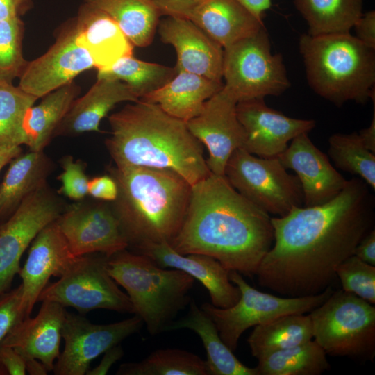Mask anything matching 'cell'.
<instances>
[{"instance_id":"cell-1","label":"cell","mask_w":375,"mask_h":375,"mask_svg":"<svg viewBox=\"0 0 375 375\" xmlns=\"http://www.w3.org/2000/svg\"><path fill=\"white\" fill-rule=\"evenodd\" d=\"M368 186L353 177L325 203L271 217L274 240L256 274L259 285L286 297L315 295L331 287L338 267L374 228V198Z\"/></svg>"},{"instance_id":"cell-2","label":"cell","mask_w":375,"mask_h":375,"mask_svg":"<svg viewBox=\"0 0 375 375\" xmlns=\"http://www.w3.org/2000/svg\"><path fill=\"white\" fill-rule=\"evenodd\" d=\"M274 240L269 215L224 176L210 174L192 185L183 224L169 244L181 254L209 256L229 271L253 276Z\"/></svg>"},{"instance_id":"cell-3","label":"cell","mask_w":375,"mask_h":375,"mask_svg":"<svg viewBox=\"0 0 375 375\" xmlns=\"http://www.w3.org/2000/svg\"><path fill=\"white\" fill-rule=\"evenodd\" d=\"M108 117L111 135L106 147L117 167H146L174 171L191 185L208 176L203 144L186 122L142 100Z\"/></svg>"},{"instance_id":"cell-4","label":"cell","mask_w":375,"mask_h":375,"mask_svg":"<svg viewBox=\"0 0 375 375\" xmlns=\"http://www.w3.org/2000/svg\"><path fill=\"white\" fill-rule=\"evenodd\" d=\"M118 189L111 206L128 247L169 242L179 232L192 185L176 172L146 167H110Z\"/></svg>"},{"instance_id":"cell-5","label":"cell","mask_w":375,"mask_h":375,"mask_svg":"<svg viewBox=\"0 0 375 375\" xmlns=\"http://www.w3.org/2000/svg\"><path fill=\"white\" fill-rule=\"evenodd\" d=\"M299 48L308 85L320 97L340 106L375 95V49L350 32L303 34Z\"/></svg>"},{"instance_id":"cell-6","label":"cell","mask_w":375,"mask_h":375,"mask_svg":"<svg viewBox=\"0 0 375 375\" xmlns=\"http://www.w3.org/2000/svg\"><path fill=\"white\" fill-rule=\"evenodd\" d=\"M107 269L126 290L133 313L151 335L167 331L190 301L194 279L183 271L160 267L145 255L124 249L107 258Z\"/></svg>"},{"instance_id":"cell-7","label":"cell","mask_w":375,"mask_h":375,"mask_svg":"<svg viewBox=\"0 0 375 375\" xmlns=\"http://www.w3.org/2000/svg\"><path fill=\"white\" fill-rule=\"evenodd\" d=\"M314 340L331 356L373 360L375 306L343 290L331 295L308 315Z\"/></svg>"},{"instance_id":"cell-8","label":"cell","mask_w":375,"mask_h":375,"mask_svg":"<svg viewBox=\"0 0 375 375\" xmlns=\"http://www.w3.org/2000/svg\"><path fill=\"white\" fill-rule=\"evenodd\" d=\"M224 88L238 102L278 96L290 87L283 59L265 27L224 48Z\"/></svg>"},{"instance_id":"cell-9","label":"cell","mask_w":375,"mask_h":375,"mask_svg":"<svg viewBox=\"0 0 375 375\" xmlns=\"http://www.w3.org/2000/svg\"><path fill=\"white\" fill-rule=\"evenodd\" d=\"M229 278L240 290L238 302L226 308L205 303L201 308L212 319L221 338L233 351L236 349L241 335L249 328L266 324L283 315L310 312L321 305L333 291L331 286L315 295L279 297L251 287L236 271L229 272Z\"/></svg>"},{"instance_id":"cell-10","label":"cell","mask_w":375,"mask_h":375,"mask_svg":"<svg viewBox=\"0 0 375 375\" xmlns=\"http://www.w3.org/2000/svg\"><path fill=\"white\" fill-rule=\"evenodd\" d=\"M224 176L240 194L269 215L283 217L303 206L298 177L289 174L278 157H259L238 148L227 161Z\"/></svg>"},{"instance_id":"cell-11","label":"cell","mask_w":375,"mask_h":375,"mask_svg":"<svg viewBox=\"0 0 375 375\" xmlns=\"http://www.w3.org/2000/svg\"><path fill=\"white\" fill-rule=\"evenodd\" d=\"M51 301L81 313L95 309L133 313L129 297L107 269V257L90 253L78 257L59 279L44 288L38 301Z\"/></svg>"},{"instance_id":"cell-12","label":"cell","mask_w":375,"mask_h":375,"mask_svg":"<svg viewBox=\"0 0 375 375\" xmlns=\"http://www.w3.org/2000/svg\"><path fill=\"white\" fill-rule=\"evenodd\" d=\"M64 208L47 183L29 194L0 224V297L10 290L21 257L38 233Z\"/></svg>"},{"instance_id":"cell-13","label":"cell","mask_w":375,"mask_h":375,"mask_svg":"<svg viewBox=\"0 0 375 375\" xmlns=\"http://www.w3.org/2000/svg\"><path fill=\"white\" fill-rule=\"evenodd\" d=\"M142 324L135 315L112 324H95L67 312L62 328L65 348L54 364V374H85L94 358L138 332Z\"/></svg>"},{"instance_id":"cell-14","label":"cell","mask_w":375,"mask_h":375,"mask_svg":"<svg viewBox=\"0 0 375 375\" xmlns=\"http://www.w3.org/2000/svg\"><path fill=\"white\" fill-rule=\"evenodd\" d=\"M56 222L74 256L98 253L108 258L128 247L112 207L104 203H74Z\"/></svg>"},{"instance_id":"cell-15","label":"cell","mask_w":375,"mask_h":375,"mask_svg":"<svg viewBox=\"0 0 375 375\" xmlns=\"http://www.w3.org/2000/svg\"><path fill=\"white\" fill-rule=\"evenodd\" d=\"M237 103L223 86L205 102L197 116L185 122L191 133L206 147L207 166L215 175L224 176L228 158L235 149L243 147L245 141Z\"/></svg>"},{"instance_id":"cell-16","label":"cell","mask_w":375,"mask_h":375,"mask_svg":"<svg viewBox=\"0 0 375 375\" xmlns=\"http://www.w3.org/2000/svg\"><path fill=\"white\" fill-rule=\"evenodd\" d=\"M92 67L94 65L90 54L76 41L74 22L59 33L46 53L27 62L18 86L38 99L42 98Z\"/></svg>"},{"instance_id":"cell-17","label":"cell","mask_w":375,"mask_h":375,"mask_svg":"<svg viewBox=\"0 0 375 375\" xmlns=\"http://www.w3.org/2000/svg\"><path fill=\"white\" fill-rule=\"evenodd\" d=\"M238 118L245 132L243 147L262 158L277 157L289 142L315 128L313 119H296L269 107L264 99L240 101L236 106Z\"/></svg>"},{"instance_id":"cell-18","label":"cell","mask_w":375,"mask_h":375,"mask_svg":"<svg viewBox=\"0 0 375 375\" xmlns=\"http://www.w3.org/2000/svg\"><path fill=\"white\" fill-rule=\"evenodd\" d=\"M162 42L171 44L177 55L174 68L222 81L224 48L189 19L173 16L159 20Z\"/></svg>"},{"instance_id":"cell-19","label":"cell","mask_w":375,"mask_h":375,"mask_svg":"<svg viewBox=\"0 0 375 375\" xmlns=\"http://www.w3.org/2000/svg\"><path fill=\"white\" fill-rule=\"evenodd\" d=\"M278 158L286 169L298 177L303 194V206L321 205L336 197L347 181L331 165L328 157L310 140L308 133L292 140Z\"/></svg>"},{"instance_id":"cell-20","label":"cell","mask_w":375,"mask_h":375,"mask_svg":"<svg viewBox=\"0 0 375 375\" xmlns=\"http://www.w3.org/2000/svg\"><path fill=\"white\" fill-rule=\"evenodd\" d=\"M77 258L71 252L56 220L38 233L18 273L22 279V303L26 318L30 317L49 278H60Z\"/></svg>"},{"instance_id":"cell-21","label":"cell","mask_w":375,"mask_h":375,"mask_svg":"<svg viewBox=\"0 0 375 375\" xmlns=\"http://www.w3.org/2000/svg\"><path fill=\"white\" fill-rule=\"evenodd\" d=\"M164 268L183 271L199 281L208 290L211 304L220 308L235 305L240 299L239 288L229 278V270L214 258L198 253L181 254L169 242L151 243L135 249Z\"/></svg>"},{"instance_id":"cell-22","label":"cell","mask_w":375,"mask_h":375,"mask_svg":"<svg viewBox=\"0 0 375 375\" xmlns=\"http://www.w3.org/2000/svg\"><path fill=\"white\" fill-rule=\"evenodd\" d=\"M65 307L54 301H43L38 315L17 324L0 344L12 347L22 358L40 360L48 372L53 371L60 356Z\"/></svg>"},{"instance_id":"cell-23","label":"cell","mask_w":375,"mask_h":375,"mask_svg":"<svg viewBox=\"0 0 375 375\" xmlns=\"http://www.w3.org/2000/svg\"><path fill=\"white\" fill-rule=\"evenodd\" d=\"M76 41L102 69L119 58L133 55L134 45L119 25L102 10L84 3L74 21Z\"/></svg>"},{"instance_id":"cell-24","label":"cell","mask_w":375,"mask_h":375,"mask_svg":"<svg viewBox=\"0 0 375 375\" xmlns=\"http://www.w3.org/2000/svg\"><path fill=\"white\" fill-rule=\"evenodd\" d=\"M139 100L125 83L112 78H99L84 95L74 101L53 137L99 132L101 121L116 104Z\"/></svg>"},{"instance_id":"cell-25","label":"cell","mask_w":375,"mask_h":375,"mask_svg":"<svg viewBox=\"0 0 375 375\" xmlns=\"http://www.w3.org/2000/svg\"><path fill=\"white\" fill-rule=\"evenodd\" d=\"M225 48L264 27L262 19L238 0H203L184 17Z\"/></svg>"},{"instance_id":"cell-26","label":"cell","mask_w":375,"mask_h":375,"mask_svg":"<svg viewBox=\"0 0 375 375\" xmlns=\"http://www.w3.org/2000/svg\"><path fill=\"white\" fill-rule=\"evenodd\" d=\"M224 83L187 72H178L164 86L140 100L156 103L169 115L187 122L197 116L205 102Z\"/></svg>"},{"instance_id":"cell-27","label":"cell","mask_w":375,"mask_h":375,"mask_svg":"<svg viewBox=\"0 0 375 375\" xmlns=\"http://www.w3.org/2000/svg\"><path fill=\"white\" fill-rule=\"evenodd\" d=\"M51 160L43 151L19 154L10 162L0 183V224L6 221L23 200L47 183Z\"/></svg>"},{"instance_id":"cell-28","label":"cell","mask_w":375,"mask_h":375,"mask_svg":"<svg viewBox=\"0 0 375 375\" xmlns=\"http://www.w3.org/2000/svg\"><path fill=\"white\" fill-rule=\"evenodd\" d=\"M189 329L201 338L206 351L208 375H258L256 367L241 362L221 338L210 317L194 301H191L187 315L173 322L167 331Z\"/></svg>"},{"instance_id":"cell-29","label":"cell","mask_w":375,"mask_h":375,"mask_svg":"<svg viewBox=\"0 0 375 375\" xmlns=\"http://www.w3.org/2000/svg\"><path fill=\"white\" fill-rule=\"evenodd\" d=\"M80 91L81 88L72 81L44 96L28 110L24 122V144L30 151H43Z\"/></svg>"},{"instance_id":"cell-30","label":"cell","mask_w":375,"mask_h":375,"mask_svg":"<svg viewBox=\"0 0 375 375\" xmlns=\"http://www.w3.org/2000/svg\"><path fill=\"white\" fill-rule=\"evenodd\" d=\"M83 1L115 21L135 47L152 43L161 16L153 0Z\"/></svg>"},{"instance_id":"cell-31","label":"cell","mask_w":375,"mask_h":375,"mask_svg":"<svg viewBox=\"0 0 375 375\" xmlns=\"http://www.w3.org/2000/svg\"><path fill=\"white\" fill-rule=\"evenodd\" d=\"M312 339L309 315L291 314L254 326L247 342L252 356L258 359L267 353L303 344Z\"/></svg>"},{"instance_id":"cell-32","label":"cell","mask_w":375,"mask_h":375,"mask_svg":"<svg viewBox=\"0 0 375 375\" xmlns=\"http://www.w3.org/2000/svg\"><path fill=\"white\" fill-rule=\"evenodd\" d=\"M364 0H294L312 35L350 32L362 16Z\"/></svg>"},{"instance_id":"cell-33","label":"cell","mask_w":375,"mask_h":375,"mask_svg":"<svg viewBox=\"0 0 375 375\" xmlns=\"http://www.w3.org/2000/svg\"><path fill=\"white\" fill-rule=\"evenodd\" d=\"M258 375H319L330 368L326 353L314 340L258 358Z\"/></svg>"},{"instance_id":"cell-34","label":"cell","mask_w":375,"mask_h":375,"mask_svg":"<svg viewBox=\"0 0 375 375\" xmlns=\"http://www.w3.org/2000/svg\"><path fill=\"white\" fill-rule=\"evenodd\" d=\"M176 74L174 67L142 61L132 55L122 57L111 66L97 70V78L122 81L140 99L164 86Z\"/></svg>"},{"instance_id":"cell-35","label":"cell","mask_w":375,"mask_h":375,"mask_svg":"<svg viewBox=\"0 0 375 375\" xmlns=\"http://www.w3.org/2000/svg\"><path fill=\"white\" fill-rule=\"evenodd\" d=\"M118 375H208L206 360L178 349H158L138 362L122 364Z\"/></svg>"},{"instance_id":"cell-36","label":"cell","mask_w":375,"mask_h":375,"mask_svg":"<svg viewBox=\"0 0 375 375\" xmlns=\"http://www.w3.org/2000/svg\"><path fill=\"white\" fill-rule=\"evenodd\" d=\"M328 152L338 168L375 189V153L366 147L358 133L333 134L328 138Z\"/></svg>"},{"instance_id":"cell-37","label":"cell","mask_w":375,"mask_h":375,"mask_svg":"<svg viewBox=\"0 0 375 375\" xmlns=\"http://www.w3.org/2000/svg\"><path fill=\"white\" fill-rule=\"evenodd\" d=\"M38 99L19 86L0 85V150L24 144V119Z\"/></svg>"},{"instance_id":"cell-38","label":"cell","mask_w":375,"mask_h":375,"mask_svg":"<svg viewBox=\"0 0 375 375\" xmlns=\"http://www.w3.org/2000/svg\"><path fill=\"white\" fill-rule=\"evenodd\" d=\"M24 33L21 17L0 22V85L12 84L27 63L22 51Z\"/></svg>"},{"instance_id":"cell-39","label":"cell","mask_w":375,"mask_h":375,"mask_svg":"<svg viewBox=\"0 0 375 375\" xmlns=\"http://www.w3.org/2000/svg\"><path fill=\"white\" fill-rule=\"evenodd\" d=\"M336 276L341 282L342 290L374 305L375 266L352 255L338 267Z\"/></svg>"},{"instance_id":"cell-40","label":"cell","mask_w":375,"mask_h":375,"mask_svg":"<svg viewBox=\"0 0 375 375\" xmlns=\"http://www.w3.org/2000/svg\"><path fill=\"white\" fill-rule=\"evenodd\" d=\"M62 172L58 179L61 182L60 192L69 199L80 201L88 194L89 178L85 172V165L67 156L61 160Z\"/></svg>"},{"instance_id":"cell-41","label":"cell","mask_w":375,"mask_h":375,"mask_svg":"<svg viewBox=\"0 0 375 375\" xmlns=\"http://www.w3.org/2000/svg\"><path fill=\"white\" fill-rule=\"evenodd\" d=\"M22 285L0 297V343L10 331L25 319L22 308Z\"/></svg>"},{"instance_id":"cell-42","label":"cell","mask_w":375,"mask_h":375,"mask_svg":"<svg viewBox=\"0 0 375 375\" xmlns=\"http://www.w3.org/2000/svg\"><path fill=\"white\" fill-rule=\"evenodd\" d=\"M118 189L115 179L109 175L96 176L88 182V194L103 201H114Z\"/></svg>"},{"instance_id":"cell-43","label":"cell","mask_w":375,"mask_h":375,"mask_svg":"<svg viewBox=\"0 0 375 375\" xmlns=\"http://www.w3.org/2000/svg\"><path fill=\"white\" fill-rule=\"evenodd\" d=\"M203 0H153L160 15L184 18Z\"/></svg>"},{"instance_id":"cell-44","label":"cell","mask_w":375,"mask_h":375,"mask_svg":"<svg viewBox=\"0 0 375 375\" xmlns=\"http://www.w3.org/2000/svg\"><path fill=\"white\" fill-rule=\"evenodd\" d=\"M355 35L365 45L375 49V12L370 10L362 14L353 27Z\"/></svg>"},{"instance_id":"cell-45","label":"cell","mask_w":375,"mask_h":375,"mask_svg":"<svg viewBox=\"0 0 375 375\" xmlns=\"http://www.w3.org/2000/svg\"><path fill=\"white\" fill-rule=\"evenodd\" d=\"M0 362L10 375L26 374L23 358L11 347L0 344Z\"/></svg>"},{"instance_id":"cell-46","label":"cell","mask_w":375,"mask_h":375,"mask_svg":"<svg viewBox=\"0 0 375 375\" xmlns=\"http://www.w3.org/2000/svg\"><path fill=\"white\" fill-rule=\"evenodd\" d=\"M32 0H0V22L21 17L32 7Z\"/></svg>"},{"instance_id":"cell-47","label":"cell","mask_w":375,"mask_h":375,"mask_svg":"<svg viewBox=\"0 0 375 375\" xmlns=\"http://www.w3.org/2000/svg\"><path fill=\"white\" fill-rule=\"evenodd\" d=\"M353 255L375 266V230H371L357 244Z\"/></svg>"},{"instance_id":"cell-48","label":"cell","mask_w":375,"mask_h":375,"mask_svg":"<svg viewBox=\"0 0 375 375\" xmlns=\"http://www.w3.org/2000/svg\"><path fill=\"white\" fill-rule=\"evenodd\" d=\"M123 356L122 347L117 344L109 349L104 353L101 362L92 369H89L87 375H103L106 374L111 366L119 360Z\"/></svg>"},{"instance_id":"cell-49","label":"cell","mask_w":375,"mask_h":375,"mask_svg":"<svg viewBox=\"0 0 375 375\" xmlns=\"http://www.w3.org/2000/svg\"><path fill=\"white\" fill-rule=\"evenodd\" d=\"M374 112L373 118L370 125L358 132L363 143L366 147L372 152L375 153V100L373 99Z\"/></svg>"},{"instance_id":"cell-50","label":"cell","mask_w":375,"mask_h":375,"mask_svg":"<svg viewBox=\"0 0 375 375\" xmlns=\"http://www.w3.org/2000/svg\"><path fill=\"white\" fill-rule=\"evenodd\" d=\"M258 17L262 19L272 6V0H238Z\"/></svg>"},{"instance_id":"cell-51","label":"cell","mask_w":375,"mask_h":375,"mask_svg":"<svg viewBox=\"0 0 375 375\" xmlns=\"http://www.w3.org/2000/svg\"><path fill=\"white\" fill-rule=\"evenodd\" d=\"M26 370L31 375H46L48 371L45 366L38 359L28 358L24 359Z\"/></svg>"},{"instance_id":"cell-52","label":"cell","mask_w":375,"mask_h":375,"mask_svg":"<svg viewBox=\"0 0 375 375\" xmlns=\"http://www.w3.org/2000/svg\"><path fill=\"white\" fill-rule=\"evenodd\" d=\"M21 151L20 146L0 150V172L6 165L19 156Z\"/></svg>"},{"instance_id":"cell-53","label":"cell","mask_w":375,"mask_h":375,"mask_svg":"<svg viewBox=\"0 0 375 375\" xmlns=\"http://www.w3.org/2000/svg\"><path fill=\"white\" fill-rule=\"evenodd\" d=\"M8 372L3 365L0 362V375H7Z\"/></svg>"}]
</instances>
